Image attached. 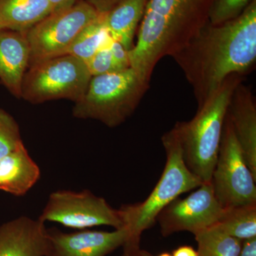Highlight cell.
Masks as SVG:
<instances>
[{
	"label": "cell",
	"mask_w": 256,
	"mask_h": 256,
	"mask_svg": "<svg viewBox=\"0 0 256 256\" xmlns=\"http://www.w3.org/2000/svg\"><path fill=\"white\" fill-rule=\"evenodd\" d=\"M38 220L56 222L68 228L86 230L99 226L124 228L120 210L89 190H60L50 194Z\"/></svg>",
	"instance_id": "cell-9"
},
{
	"label": "cell",
	"mask_w": 256,
	"mask_h": 256,
	"mask_svg": "<svg viewBox=\"0 0 256 256\" xmlns=\"http://www.w3.org/2000/svg\"><path fill=\"white\" fill-rule=\"evenodd\" d=\"M92 77L86 64L74 56L42 60L26 70L21 98L32 104L60 99L76 102L85 94Z\"/></svg>",
	"instance_id": "cell-6"
},
{
	"label": "cell",
	"mask_w": 256,
	"mask_h": 256,
	"mask_svg": "<svg viewBox=\"0 0 256 256\" xmlns=\"http://www.w3.org/2000/svg\"><path fill=\"white\" fill-rule=\"evenodd\" d=\"M22 143L18 122L9 112L0 108V159Z\"/></svg>",
	"instance_id": "cell-21"
},
{
	"label": "cell",
	"mask_w": 256,
	"mask_h": 256,
	"mask_svg": "<svg viewBox=\"0 0 256 256\" xmlns=\"http://www.w3.org/2000/svg\"><path fill=\"white\" fill-rule=\"evenodd\" d=\"M172 58L193 88L198 106L232 74H248L256 62V0L234 20L207 24Z\"/></svg>",
	"instance_id": "cell-1"
},
{
	"label": "cell",
	"mask_w": 256,
	"mask_h": 256,
	"mask_svg": "<svg viewBox=\"0 0 256 256\" xmlns=\"http://www.w3.org/2000/svg\"><path fill=\"white\" fill-rule=\"evenodd\" d=\"M210 182L224 208L256 204V178L239 146L228 112Z\"/></svg>",
	"instance_id": "cell-8"
},
{
	"label": "cell",
	"mask_w": 256,
	"mask_h": 256,
	"mask_svg": "<svg viewBox=\"0 0 256 256\" xmlns=\"http://www.w3.org/2000/svg\"><path fill=\"white\" fill-rule=\"evenodd\" d=\"M100 14H105L122 0H86Z\"/></svg>",
	"instance_id": "cell-24"
},
{
	"label": "cell",
	"mask_w": 256,
	"mask_h": 256,
	"mask_svg": "<svg viewBox=\"0 0 256 256\" xmlns=\"http://www.w3.org/2000/svg\"><path fill=\"white\" fill-rule=\"evenodd\" d=\"M214 226L242 242L256 238V204L224 208Z\"/></svg>",
	"instance_id": "cell-18"
},
{
	"label": "cell",
	"mask_w": 256,
	"mask_h": 256,
	"mask_svg": "<svg viewBox=\"0 0 256 256\" xmlns=\"http://www.w3.org/2000/svg\"><path fill=\"white\" fill-rule=\"evenodd\" d=\"M46 256H106L124 246L130 238L126 228L114 232L82 230L64 233L58 228H47Z\"/></svg>",
	"instance_id": "cell-11"
},
{
	"label": "cell",
	"mask_w": 256,
	"mask_h": 256,
	"mask_svg": "<svg viewBox=\"0 0 256 256\" xmlns=\"http://www.w3.org/2000/svg\"><path fill=\"white\" fill-rule=\"evenodd\" d=\"M172 256H198L197 250L191 246H183L173 252Z\"/></svg>",
	"instance_id": "cell-28"
},
{
	"label": "cell",
	"mask_w": 256,
	"mask_h": 256,
	"mask_svg": "<svg viewBox=\"0 0 256 256\" xmlns=\"http://www.w3.org/2000/svg\"><path fill=\"white\" fill-rule=\"evenodd\" d=\"M150 0H122L105 14V24L111 38L130 52Z\"/></svg>",
	"instance_id": "cell-16"
},
{
	"label": "cell",
	"mask_w": 256,
	"mask_h": 256,
	"mask_svg": "<svg viewBox=\"0 0 256 256\" xmlns=\"http://www.w3.org/2000/svg\"><path fill=\"white\" fill-rule=\"evenodd\" d=\"M112 40L106 26L105 14H100L82 30L67 54L74 56L85 63L98 50L107 46Z\"/></svg>",
	"instance_id": "cell-19"
},
{
	"label": "cell",
	"mask_w": 256,
	"mask_h": 256,
	"mask_svg": "<svg viewBox=\"0 0 256 256\" xmlns=\"http://www.w3.org/2000/svg\"><path fill=\"white\" fill-rule=\"evenodd\" d=\"M216 0H150L129 52L130 68L144 82L165 56L172 57L210 22Z\"/></svg>",
	"instance_id": "cell-2"
},
{
	"label": "cell",
	"mask_w": 256,
	"mask_h": 256,
	"mask_svg": "<svg viewBox=\"0 0 256 256\" xmlns=\"http://www.w3.org/2000/svg\"><path fill=\"white\" fill-rule=\"evenodd\" d=\"M41 171L24 143L0 159V190L24 196L40 180Z\"/></svg>",
	"instance_id": "cell-15"
},
{
	"label": "cell",
	"mask_w": 256,
	"mask_h": 256,
	"mask_svg": "<svg viewBox=\"0 0 256 256\" xmlns=\"http://www.w3.org/2000/svg\"><path fill=\"white\" fill-rule=\"evenodd\" d=\"M52 6V12L67 9L80 0H48Z\"/></svg>",
	"instance_id": "cell-26"
},
{
	"label": "cell",
	"mask_w": 256,
	"mask_h": 256,
	"mask_svg": "<svg viewBox=\"0 0 256 256\" xmlns=\"http://www.w3.org/2000/svg\"><path fill=\"white\" fill-rule=\"evenodd\" d=\"M238 256H256V238L244 240Z\"/></svg>",
	"instance_id": "cell-25"
},
{
	"label": "cell",
	"mask_w": 256,
	"mask_h": 256,
	"mask_svg": "<svg viewBox=\"0 0 256 256\" xmlns=\"http://www.w3.org/2000/svg\"><path fill=\"white\" fill-rule=\"evenodd\" d=\"M122 256H152L149 252L140 248V246L124 245Z\"/></svg>",
	"instance_id": "cell-27"
},
{
	"label": "cell",
	"mask_w": 256,
	"mask_h": 256,
	"mask_svg": "<svg viewBox=\"0 0 256 256\" xmlns=\"http://www.w3.org/2000/svg\"><path fill=\"white\" fill-rule=\"evenodd\" d=\"M172 256V255H170V254H168V252H164V254H160V256Z\"/></svg>",
	"instance_id": "cell-29"
},
{
	"label": "cell",
	"mask_w": 256,
	"mask_h": 256,
	"mask_svg": "<svg viewBox=\"0 0 256 256\" xmlns=\"http://www.w3.org/2000/svg\"><path fill=\"white\" fill-rule=\"evenodd\" d=\"M86 0L54 12L26 32L32 64L67 54L86 28L100 16Z\"/></svg>",
	"instance_id": "cell-7"
},
{
	"label": "cell",
	"mask_w": 256,
	"mask_h": 256,
	"mask_svg": "<svg viewBox=\"0 0 256 256\" xmlns=\"http://www.w3.org/2000/svg\"><path fill=\"white\" fill-rule=\"evenodd\" d=\"M109 45L110 44L107 46L98 50L92 58L85 62L92 76H98L121 72L116 60H114Z\"/></svg>",
	"instance_id": "cell-23"
},
{
	"label": "cell",
	"mask_w": 256,
	"mask_h": 256,
	"mask_svg": "<svg viewBox=\"0 0 256 256\" xmlns=\"http://www.w3.org/2000/svg\"><path fill=\"white\" fill-rule=\"evenodd\" d=\"M26 32L0 28V82L18 98H22L23 78L30 65Z\"/></svg>",
	"instance_id": "cell-14"
},
{
	"label": "cell",
	"mask_w": 256,
	"mask_h": 256,
	"mask_svg": "<svg viewBox=\"0 0 256 256\" xmlns=\"http://www.w3.org/2000/svg\"><path fill=\"white\" fill-rule=\"evenodd\" d=\"M52 12L48 0H0V28L26 32Z\"/></svg>",
	"instance_id": "cell-17"
},
{
	"label": "cell",
	"mask_w": 256,
	"mask_h": 256,
	"mask_svg": "<svg viewBox=\"0 0 256 256\" xmlns=\"http://www.w3.org/2000/svg\"><path fill=\"white\" fill-rule=\"evenodd\" d=\"M198 256H238L242 242L230 236L216 226L194 235Z\"/></svg>",
	"instance_id": "cell-20"
},
{
	"label": "cell",
	"mask_w": 256,
	"mask_h": 256,
	"mask_svg": "<svg viewBox=\"0 0 256 256\" xmlns=\"http://www.w3.org/2000/svg\"><path fill=\"white\" fill-rule=\"evenodd\" d=\"M162 142L166 152V163L156 186L144 202L124 205L119 210L124 228L130 236L126 244L140 246L141 235L156 223V217L165 207L180 195L203 184L186 166L181 143L173 128L162 137Z\"/></svg>",
	"instance_id": "cell-4"
},
{
	"label": "cell",
	"mask_w": 256,
	"mask_h": 256,
	"mask_svg": "<svg viewBox=\"0 0 256 256\" xmlns=\"http://www.w3.org/2000/svg\"><path fill=\"white\" fill-rule=\"evenodd\" d=\"M242 82V76L232 74L198 106L193 118L178 122L173 128L186 166L203 183L210 182L230 98Z\"/></svg>",
	"instance_id": "cell-3"
},
{
	"label": "cell",
	"mask_w": 256,
	"mask_h": 256,
	"mask_svg": "<svg viewBox=\"0 0 256 256\" xmlns=\"http://www.w3.org/2000/svg\"><path fill=\"white\" fill-rule=\"evenodd\" d=\"M149 88L150 82L143 80L130 67L92 76L85 94L75 102L74 116L117 127L132 116Z\"/></svg>",
	"instance_id": "cell-5"
},
{
	"label": "cell",
	"mask_w": 256,
	"mask_h": 256,
	"mask_svg": "<svg viewBox=\"0 0 256 256\" xmlns=\"http://www.w3.org/2000/svg\"><path fill=\"white\" fill-rule=\"evenodd\" d=\"M228 114L248 166L256 178V104L252 90L242 82L232 96Z\"/></svg>",
	"instance_id": "cell-13"
},
{
	"label": "cell",
	"mask_w": 256,
	"mask_h": 256,
	"mask_svg": "<svg viewBox=\"0 0 256 256\" xmlns=\"http://www.w3.org/2000/svg\"><path fill=\"white\" fill-rule=\"evenodd\" d=\"M254 0H216L210 10V23L218 25L238 18Z\"/></svg>",
	"instance_id": "cell-22"
},
{
	"label": "cell",
	"mask_w": 256,
	"mask_h": 256,
	"mask_svg": "<svg viewBox=\"0 0 256 256\" xmlns=\"http://www.w3.org/2000/svg\"><path fill=\"white\" fill-rule=\"evenodd\" d=\"M224 208L214 192L210 182L203 183L184 198H178L168 205L156 217L164 236L180 232L194 235L214 226Z\"/></svg>",
	"instance_id": "cell-10"
},
{
	"label": "cell",
	"mask_w": 256,
	"mask_h": 256,
	"mask_svg": "<svg viewBox=\"0 0 256 256\" xmlns=\"http://www.w3.org/2000/svg\"><path fill=\"white\" fill-rule=\"evenodd\" d=\"M44 223L21 216L0 226V256H46L48 238Z\"/></svg>",
	"instance_id": "cell-12"
}]
</instances>
